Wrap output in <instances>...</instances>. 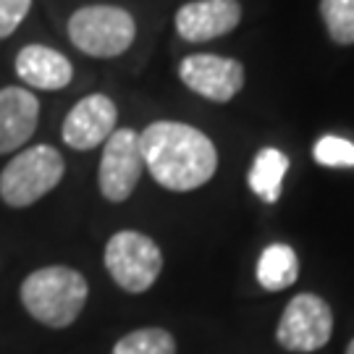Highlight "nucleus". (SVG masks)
<instances>
[{
  "label": "nucleus",
  "instance_id": "1",
  "mask_svg": "<svg viewBox=\"0 0 354 354\" xmlns=\"http://www.w3.org/2000/svg\"><path fill=\"white\" fill-rule=\"evenodd\" d=\"M150 176L171 192L200 189L218 168V150L207 134L181 121H155L140 134Z\"/></svg>",
  "mask_w": 354,
  "mask_h": 354
},
{
  "label": "nucleus",
  "instance_id": "2",
  "mask_svg": "<svg viewBox=\"0 0 354 354\" xmlns=\"http://www.w3.org/2000/svg\"><path fill=\"white\" fill-rule=\"evenodd\" d=\"M21 304L48 328H68L82 315L89 297L87 279L68 266H48L29 273L21 283Z\"/></svg>",
  "mask_w": 354,
  "mask_h": 354
},
{
  "label": "nucleus",
  "instance_id": "3",
  "mask_svg": "<svg viewBox=\"0 0 354 354\" xmlns=\"http://www.w3.org/2000/svg\"><path fill=\"white\" fill-rule=\"evenodd\" d=\"M64 174V155L53 145L26 147L0 171V200L8 207H29L55 189Z\"/></svg>",
  "mask_w": 354,
  "mask_h": 354
},
{
  "label": "nucleus",
  "instance_id": "4",
  "mask_svg": "<svg viewBox=\"0 0 354 354\" xmlns=\"http://www.w3.org/2000/svg\"><path fill=\"white\" fill-rule=\"evenodd\" d=\"M137 37V24L127 8L118 6H84L68 19V39L76 50L92 58L124 55Z\"/></svg>",
  "mask_w": 354,
  "mask_h": 354
},
{
  "label": "nucleus",
  "instance_id": "5",
  "mask_svg": "<svg viewBox=\"0 0 354 354\" xmlns=\"http://www.w3.org/2000/svg\"><path fill=\"white\" fill-rule=\"evenodd\" d=\"M105 268L124 291L142 294L160 276L163 252L147 234L118 231L105 244Z\"/></svg>",
  "mask_w": 354,
  "mask_h": 354
},
{
  "label": "nucleus",
  "instance_id": "6",
  "mask_svg": "<svg viewBox=\"0 0 354 354\" xmlns=\"http://www.w3.org/2000/svg\"><path fill=\"white\" fill-rule=\"evenodd\" d=\"M333 333L330 304L317 294H297L286 304L276 328V339L289 352H317L328 344Z\"/></svg>",
  "mask_w": 354,
  "mask_h": 354
},
{
  "label": "nucleus",
  "instance_id": "7",
  "mask_svg": "<svg viewBox=\"0 0 354 354\" xmlns=\"http://www.w3.org/2000/svg\"><path fill=\"white\" fill-rule=\"evenodd\" d=\"M142 171H145V158H142L140 131L115 129L102 145L100 171H97L102 197L108 203H127L140 184Z\"/></svg>",
  "mask_w": 354,
  "mask_h": 354
},
{
  "label": "nucleus",
  "instance_id": "8",
  "mask_svg": "<svg viewBox=\"0 0 354 354\" xmlns=\"http://www.w3.org/2000/svg\"><path fill=\"white\" fill-rule=\"evenodd\" d=\"M178 76L192 92L213 102H228L244 87V66L234 58L210 53L187 55L178 66Z\"/></svg>",
  "mask_w": 354,
  "mask_h": 354
},
{
  "label": "nucleus",
  "instance_id": "9",
  "mask_svg": "<svg viewBox=\"0 0 354 354\" xmlns=\"http://www.w3.org/2000/svg\"><path fill=\"white\" fill-rule=\"evenodd\" d=\"M118 108L108 95H87L64 118V142L71 150H95L115 131Z\"/></svg>",
  "mask_w": 354,
  "mask_h": 354
},
{
  "label": "nucleus",
  "instance_id": "10",
  "mask_svg": "<svg viewBox=\"0 0 354 354\" xmlns=\"http://www.w3.org/2000/svg\"><path fill=\"white\" fill-rule=\"evenodd\" d=\"M239 21V0H192L178 8L176 32L187 42H207L234 32Z\"/></svg>",
  "mask_w": 354,
  "mask_h": 354
},
{
  "label": "nucleus",
  "instance_id": "11",
  "mask_svg": "<svg viewBox=\"0 0 354 354\" xmlns=\"http://www.w3.org/2000/svg\"><path fill=\"white\" fill-rule=\"evenodd\" d=\"M39 121V100L24 87L0 89V155L32 140Z\"/></svg>",
  "mask_w": 354,
  "mask_h": 354
},
{
  "label": "nucleus",
  "instance_id": "12",
  "mask_svg": "<svg viewBox=\"0 0 354 354\" xmlns=\"http://www.w3.org/2000/svg\"><path fill=\"white\" fill-rule=\"evenodd\" d=\"M16 74L26 87L55 92L71 84L74 66L64 53L53 50L48 45H26L16 55Z\"/></svg>",
  "mask_w": 354,
  "mask_h": 354
},
{
  "label": "nucleus",
  "instance_id": "13",
  "mask_svg": "<svg viewBox=\"0 0 354 354\" xmlns=\"http://www.w3.org/2000/svg\"><path fill=\"white\" fill-rule=\"evenodd\" d=\"M289 171V158L276 147H263L254 155L252 168L247 174L250 189L263 200V203L273 205L279 203L281 189H283V176Z\"/></svg>",
  "mask_w": 354,
  "mask_h": 354
},
{
  "label": "nucleus",
  "instance_id": "14",
  "mask_svg": "<svg viewBox=\"0 0 354 354\" xmlns=\"http://www.w3.org/2000/svg\"><path fill=\"white\" fill-rule=\"evenodd\" d=\"M299 279V260L289 244H270L257 260V281L268 291L289 289Z\"/></svg>",
  "mask_w": 354,
  "mask_h": 354
},
{
  "label": "nucleus",
  "instance_id": "15",
  "mask_svg": "<svg viewBox=\"0 0 354 354\" xmlns=\"http://www.w3.org/2000/svg\"><path fill=\"white\" fill-rule=\"evenodd\" d=\"M113 354H176V342L165 328H140L118 339Z\"/></svg>",
  "mask_w": 354,
  "mask_h": 354
},
{
  "label": "nucleus",
  "instance_id": "16",
  "mask_svg": "<svg viewBox=\"0 0 354 354\" xmlns=\"http://www.w3.org/2000/svg\"><path fill=\"white\" fill-rule=\"evenodd\" d=\"M320 16L336 45H354V0H320Z\"/></svg>",
  "mask_w": 354,
  "mask_h": 354
},
{
  "label": "nucleus",
  "instance_id": "17",
  "mask_svg": "<svg viewBox=\"0 0 354 354\" xmlns=\"http://www.w3.org/2000/svg\"><path fill=\"white\" fill-rule=\"evenodd\" d=\"M315 160L326 168H352L354 165V142L344 137H320L315 145Z\"/></svg>",
  "mask_w": 354,
  "mask_h": 354
},
{
  "label": "nucleus",
  "instance_id": "18",
  "mask_svg": "<svg viewBox=\"0 0 354 354\" xmlns=\"http://www.w3.org/2000/svg\"><path fill=\"white\" fill-rule=\"evenodd\" d=\"M29 8H32V0H0V39L11 37L21 26Z\"/></svg>",
  "mask_w": 354,
  "mask_h": 354
},
{
  "label": "nucleus",
  "instance_id": "19",
  "mask_svg": "<svg viewBox=\"0 0 354 354\" xmlns=\"http://www.w3.org/2000/svg\"><path fill=\"white\" fill-rule=\"evenodd\" d=\"M344 354H354V339L349 342V346H346V352H344Z\"/></svg>",
  "mask_w": 354,
  "mask_h": 354
}]
</instances>
